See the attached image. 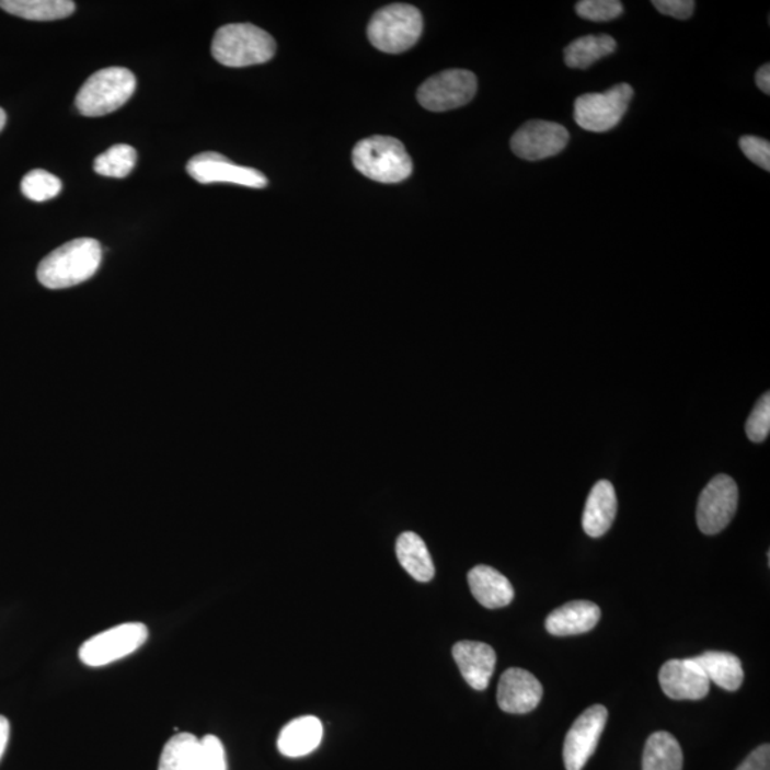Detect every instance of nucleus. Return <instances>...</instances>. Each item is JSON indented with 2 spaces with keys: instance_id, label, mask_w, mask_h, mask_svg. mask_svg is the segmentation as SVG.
Masks as SVG:
<instances>
[{
  "instance_id": "nucleus-7",
  "label": "nucleus",
  "mask_w": 770,
  "mask_h": 770,
  "mask_svg": "<svg viewBox=\"0 0 770 770\" xmlns=\"http://www.w3.org/2000/svg\"><path fill=\"white\" fill-rule=\"evenodd\" d=\"M148 637L149 630L145 623H120L84 642L79 650V659L91 668H102L135 654Z\"/></svg>"
},
{
  "instance_id": "nucleus-20",
  "label": "nucleus",
  "mask_w": 770,
  "mask_h": 770,
  "mask_svg": "<svg viewBox=\"0 0 770 770\" xmlns=\"http://www.w3.org/2000/svg\"><path fill=\"white\" fill-rule=\"evenodd\" d=\"M703 670L710 682L725 691L735 692L744 683V668L738 656L729 652L708 651L692 658Z\"/></svg>"
},
{
  "instance_id": "nucleus-10",
  "label": "nucleus",
  "mask_w": 770,
  "mask_h": 770,
  "mask_svg": "<svg viewBox=\"0 0 770 770\" xmlns=\"http://www.w3.org/2000/svg\"><path fill=\"white\" fill-rule=\"evenodd\" d=\"M570 143V134L560 123L529 120L512 139V150L519 159L538 162L554 158Z\"/></svg>"
},
{
  "instance_id": "nucleus-26",
  "label": "nucleus",
  "mask_w": 770,
  "mask_h": 770,
  "mask_svg": "<svg viewBox=\"0 0 770 770\" xmlns=\"http://www.w3.org/2000/svg\"><path fill=\"white\" fill-rule=\"evenodd\" d=\"M137 151L129 145H116L97 156L94 172L105 177L123 179L135 169Z\"/></svg>"
},
{
  "instance_id": "nucleus-33",
  "label": "nucleus",
  "mask_w": 770,
  "mask_h": 770,
  "mask_svg": "<svg viewBox=\"0 0 770 770\" xmlns=\"http://www.w3.org/2000/svg\"><path fill=\"white\" fill-rule=\"evenodd\" d=\"M736 770H770V746H759Z\"/></svg>"
},
{
  "instance_id": "nucleus-31",
  "label": "nucleus",
  "mask_w": 770,
  "mask_h": 770,
  "mask_svg": "<svg viewBox=\"0 0 770 770\" xmlns=\"http://www.w3.org/2000/svg\"><path fill=\"white\" fill-rule=\"evenodd\" d=\"M739 148L744 151L746 158L756 166L762 168L769 172L770 170V143L768 140L758 136L740 137Z\"/></svg>"
},
{
  "instance_id": "nucleus-1",
  "label": "nucleus",
  "mask_w": 770,
  "mask_h": 770,
  "mask_svg": "<svg viewBox=\"0 0 770 770\" xmlns=\"http://www.w3.org/2000/svg\"><path fill=\"white\" fill-rule=\"evenodd\" d=\"M102 262V245L94 239H76L60 245L37 267V280L50 290L80 285L96 274Z\"/></svg>"
},
{
  "instance_id": "nucleus-18",
  "label": "nucleus",
  "mask_w": 770,
  "mask_h": 770,
  "mask_svg": "<svg viewBox=\"0 0 770 770\" xmlns=\"http://www.w3.org/2000/svg\"><path fill=\"white\" fill-rule=\"evenodd\" d=\"M618 501L616 489L607 480L598 481L590 490L585 504L583 527L587 536L599 538L612 527L617 517Z\"/></svg>"
},
{
  "instance_id": "nucleus-14",
  "label": "nucleus",
  "mask_w": 770,
  "mask_h": 770,
  "mask_svg": "<svg viewBox=\"0 0 770 770\" xmlns=\"http://www.w3.org/2000/svg\"><path fill=\"white\" fill-rule=\"evenodd\" d=\"M544 689L540 680L526 669L509 668L499 679L497 701L501 710L524 715L540 705Z\"/></svg>"
},
{
  "instance_id": "nucleus-3",
  "label": "nucleus",
  "mask_w": 770,
  "mask_h": 770,
  "mask_svg": "<svg viewBox=\"0 0 770 770\" xmlns=\"http://www.w3.org/2000/svg\"><path fill=\"white\" fill-rule=\"evenodd\" d=\"M354 168L371 181L394 184L413 173V160L400 140L372 136L358 141L353 150Z\"/></svg>"
},
{
  "instance_id": "nucleus-17",
  "label": "nucleus",
  "mask_w": 770,
  "mask_h": 770,
  "mask_svg": "<svg viewBox=\"0 0 770 770\" xmlns=\"http://www.w3.org/2000/svg\"><path fill=\"white\" fill-rule=\"evenodd\" d=\"M323 724L315 716H300L283 727L277 739L278 752L287 758H302L319 748L323 740Z\"/></svg>"
},
{
  "instance_id": "nucleus-12",
  "label": "nucleus",
  "mask_w": 770,
  "mask_h": 770,
  "mask_svg": "<svg viewBox=\"0 0 770 770\" xmlns=\"http://www.w3.org/2000/svg\"><path fill=\"white\" fill-rule=\"evenodd\" d=\"M608 711L602 705L588 708L571 726L564 744V763L566 770H583L590 756L597 749L605 726Z\"/></svg>"
},
{
  "instance_id": "nucleus-6",
  "label": "nucleus",
  "mask_w": 770,
  "mask_h": 770,
  "mask_svg": "<svg viewBox=\"0 0 770 770\" xmlns=\"http://www.w3.org/2000/svg\"><path fill=\"white\" fill-rule=\"evenodd\" d=\"M634 97V89L628 83L616 84L604 93H587L576 97L574 119L576 125L594 134L616 129Z\"/></svg>"
},
{
  "instance_id": "nucleus-19",
  "label": "nucleus",
  "mask_w": 770,
  "mask_h": 770,
  "mask_svg": "<svg viewBox=\"0 0 770 770\" xmlns=\"http://www.w3.org/2000/svg\"><path fill=\"white\" fill-rule=\"evenodd\" d=\"M469 584L476 601L489 609L507 607L513 602L514 588L507 576L489 565H476L470 571Z\"/></svg>"
},
{
  "instance_id": "nucleus-13",
  "label": "nucleus",
  "mask_w": 770,
  "mask_h": 770,
  "mask_svg": "<svg viewBox=\"0 0 770 770\" xmlns=\"http://www.w3.org/2000/svg\"><path fill=\"white\" fill-rule=\"evenodd\" d=\"M660 688L675 701H699L710 693L711 682L692 658L670 659L659 670Z\"/></svg>"
},
{
  "instance_id": "nucleus-35",
  "label": "nucleus",
  "mask_w": 770,
  "mask_h": 770,
  "mask_svg": "<svg viewBox=\"0 0 770 770\" xmlns=\"http://www.w3.org/2000/svg\"><path fill=\"white\" fill-rule=\"evenodd\" d=\"M9 736H11V724L8 717L0 715V759L3 758L4 750L8 748Z\"/></svg>"
},
{
  "instance_id": "nucleus-24",
  "label": "nucleus",
  "mask_w": 770,
  "mask_h": 770,
  "mask_svg": "<svg viewBox=\"0 0 770 770\" xmlns=\"http://www.w3.org/2000/svg\"><path fill=\"white\" fill-rule=\"evenodd\" d=\"M616 50L617 41L612 36L589 35L571 42L564 50V59L571 69H588Z\"/></svg>"
},
{
  "instance_id": "nucleus-29",
  "label": "nucleus",
  "mask_w": 770,
  "mask_h": 770,
  "mask_svg": "<svg viewBox=\"0 0 770 770\" xmlns=\"http://www.w3.org/2000/svg\"><path fill=\"white\" fill-rule=\"evenodd\" d=\"M195 770H227V756L223 742L215 735L200 739Z\"/></svg>"
},
{
  "instance_id": "nucleus-4",
  "label": "nucleus",
  "mask_w": 770,
  "mask_h": 770,
  "mask_svg": "<svg viewBox=\"0 0 770 770\" xmlns=\"http://www.w3.org/2000/svg\"><path fill=\"white\" fill-rule=\"evenodd\" d=\"M423 16L417 8L405 3L389 4L380 9L368 23L367 35L371 45L386 54H403L423 35Z\"/></svg>"
},
{
  "instance_id": "nucleus-25",
  "label": "nucleus",
  "mask_w": 770,
  "mask_h": 770,
  "mask_svg": "<svg viewBox=\"0 0 770 770\" xmlns=\"http://www.w3.org/2000/svg\"><path fill=\"white\" fill-rule=\"evenodd\" d=\"M200 739L193 734L174 735L160 755L158 770H195Z\"/></svg>"
},
{
  "instance_id": "nucleus-8",
  "label": "nucleus",
  "mask_w": 770,
  "mask_h": 770,
  "mask_svg": "<svg viewBox=\"0 0 770 770\" xmlns=\"http://www.w3.org/2000/svg\"><path fill=\"white\" fill-rule=\"evenodd\" d=\"M479 82L470 70L451 69L425 80L420 87V105L429 112H448L469 105L474 99Z\"/></svg>"
},
{
  "instance_id": "nucleus-34",
  "label": "nucleus",
  "mask_w": 770,
  "mask_h": 770,
  "mask_svg": "<svg viewBox=\"0 0 770 770\" xmlns=\"http://www.w3.org/2000/svg\"><path fill=\"white\" fill-rule=\"evenodd\" d=\"M756 84H758V88L760 91H762L765 94H770V65H763L762 68H759L758 72H756Z\"/></svg>"
},
{
  "instance_id": "nucleus-16",
  "label": "nucleus",
  "mask_w": 770,
  "mask_h": 770,
  "mask_svg": "<svg viewBox=\"0 0 770 770\" xmlns=\"http://www.w3.org/2000/svg\"><path fill=\"white\" fill-rule=\"evenodd\" d=\"M601 620V609L589 601H573L552 611L545 621L547 631L554 636L587 634Z\"/></svg>"
},
{
  "instance_id": "nucleus-11",
  "label": "nucleus",
  "mask_w": 770,
  "mask_h": 770,
  "mask_svg": "<svg viewBox=\"0 0 770 770\" xmlns=\"http://www.w3.org/2000/svg\"><path fill=\"white\" fill-rule=\"evenodd\" d=\"M187 173L202 184L231 183L252 188H264L268 184L258 170L239 166L216 151L196 154L187 163Z\"/></svg>"
},
{
  "instance_id": "nucleus-15",
  "label": "nucleus",
  "mask_w": 770,
  "mask_h": 770,
  "mask_svg": "<svg viewBox=\"0 0 770 770\" xmlns=\"http://www.w3.org/2000/svg\"><path fill=\"white\" fill-rule=\"evenodd\" d=\"M452 656L456 659L462 678L475 691H485L493 678L497 655L484 642L461 641L453 645Z\"/></svg>"
},
{
  "instance_id": "nucleus-36",
  "label": "nucleus",
  "mask_w": 770,
  "mask_h": 770,
  "mask_svg": "<svg viewBox=\"0 0 770 770\" xmlns=\"http://www.w3.org/2000/svg\"><path fill=\"white\" fill-rule=\"evenodd\" d=\"M4 125H7V113L0 107V131H2Z\"/></svg>"
},
{
  "instance_id": "nucleus-23",
  "label": "nucleus",
  "mask_w": 770,
  "mask_h": 770,
  "mask_svg": "<svg viewBox=\"0 0 770 770\" xmlns=\"http://www.w3.org/2000/svg\"><path fill=\"white\" fill-rule=\"evenodd\" d=\"M683 754L669 732H655L646 740L642 770H682Z\"/></svg>"
},
{
  "instance_id": "nucleus-9",
  "label": "nucleus",
  "mask_w": 770,
  "mask_h": 770,
  "mask_svg": "<svg viewBox=\"0 0 770 770\" xmlns=\"http://www.w3.org/2000/svg\"><path fill=\"white\" fill-rule=\"evenodd\" d=\"M739 491L735 480L720 474L703 489L697 508L699 529L706 536H716L729 526L738 508Z\"/></svg>"
},
{
  "instance_id": "nucleus-2",
  "label": "nucleus",
  "mask_w": 770,
  "mask_h": 770,
  "mask_svg": "<svg viewBox=\"0 0 770 770\" xmlns=\"http://www.w3.org/2000/svg\"><path fill=\"white\" fill-rule=\"evenodd\" d=\"M211 54L227 68H248L272 60L276 42L272 35L250 23H233L216 32Z\"/></svg>"
},
{
  "instance_id": "nucleus-21",
  "label": "nucleus",
  "mask_w": 770,
  "mask_h": 770,
  "mask_svg": "<svg viewBox=\"0 0 770 770\" xmlns=\"http://www.w3.org/2000/svg\"><path fill=\"white\" fill-rule=\"evenodd\" d=\"M395 552L401 566L418 583H429L436 575L428 548L417 533H401L397 540Z\"/></svg>"
},
{
  "instance_id": "nucleus-22",
  "label": "nucleus",
  "mask_w": 770,
  "mask_h": 770,
  "mask_svg": "<svg viewBox=\"0 0 770 770\" xmlns=\"http://www.w3.org/2000/svg\"><path fill=\"white\" fill-rule=\"evenodd\" d=\"M0 8L27 21L50 22L72 15L76 4L70 0H0Z\"/></svg>"
},
{
  "instance_id": "nucleus-28",
  "label": "nucleus",
  "mask_w": 770,
  "mask_h": 770,
  "mask_svg": "<svg viewBox=\"0 0 770 770\" xmlns=\"http://www.w3.org/2000/svg\"><path fill=\"white\" fill-rule=\"evenodd\" d=\"M575 11L590 22H609L622 15L623 4L620 0H581Z\"/></svg>"
},
{
  "instance_id": "nucleus-32",
  "label": "nucleus",
  "mask_w": 770,
  "mask_h": 770,
  "mask_svg": "<svg viewBox=\"0 0 770 770\" xmlns=\"http://www.w3.org/2000/svg\"><path fill=\"white\" fill-rule=\"evenodd\" d=\"M652 4L663 15L679 19V21L691 18L697 7L693 0H654Z\"/></svg>"
},
{
  "instance_id": "nucleus-27",
  "label": "nucleus",
  "mask_w": 770,
  "mask_h": 770,
  "mask_svg": "<svg viewBox=\"0 0 770 770\" xmlns=\"http://www.w3.org/2000/svg\"><path fill=\"white\" fill-rule=\"evenodd\" d=\"M21 188L23 196L30 198V200L46 202L59 196L61 182L55 174L37 169L32 170L23 177Z\"/></svg>"
},
{
  "instance_id": "nucleus-5",
  "label": "nucleus",
  "mask_w": 770,
  "mask_h": 770,
  "mask_svg": "<svg viewBox=\"0 0 770 770\" xmlns=\"http://www.w3.org/2000/svg\"><path fill=\"white\" fill-rule=\"evenodd\" d=\"M135 91L136 78L129 69H102L84 82L76 97V107L83 116H106L126 105Z\"/></svg>"
},
{
  "instance_id": "nucleus-30",
  "label": "nucleus",
  "mask_w": 770,
  "mask_h": 770,
  "mask_svg": "<svg viewBox=\"0 0 770 770\" xmlns=\"http://www.w3.org/2000/svg\"><path fill=\"white\" fill-rule=\"evenodd\" d=\"M770 432V395L763 394L746 423V434L750 441L763 443Z\"/></svg>"
}]
</instances>
